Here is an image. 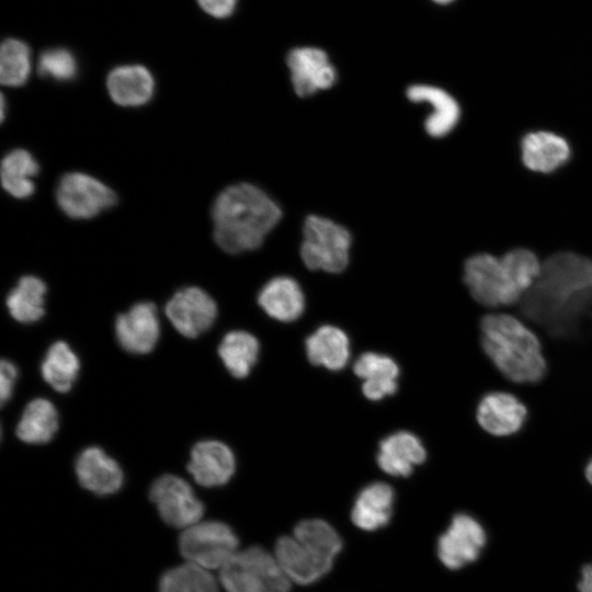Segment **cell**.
<instances>
[{"label":"cell","instance_id":"cell-1","mask_svg":"<svg viewBox=\"0 0 592 592\" xmlns=\"http://www.w3.org/2000/svg\"><path fill=\"white\" fill-rule=\"evenodd\" d=\"M523 310L551 334L577 331L592 317V259L573 252L550 257L525 295Z\"/></svg>","mask_w":592,"mask_h":592},{"label":"cell","instance_id":"cell-12","mask_svg":"<svg viewBox=\"0 0 592 592\" xmlns=\"http://www.w3.org/2000/svg\"><path fill=\"white\" fill-rule=\"evenodd\" d=\"M115 335L119 345L132 354L151 352L160 335V321L156 306L140 301L115 320Z\"/></svg>","mask_w":592,"mask_h":592},{"label":"cell","instance_id":"cell-27","mask_svg":"<svg viewBox=\"0 0 592 592\" xmlns=\"http://www.w3.org/2000/svg\"><path fill=\"white\" fill-rule=\"evenodd\" d=\"M46 292V284L39 277L22 276L5 299L11 317L21 323L38 321L45 314Z\"/></svg>","mask_w":592,"mask_h":592},{"label":"cell","instance_id":"cell-31","mask_svg":"<svg viewBox=\"0 0 592 592\" xmlns=\"http://www.w3.org/2000/svg\"><path fill=\"white\" fill-rule=\"evenodd\" d=\"M159 592H219V590L209 570L186 562L162 574Z\"/></svg>","mask_w":592,"mask_h":592},{"label":"cell","instance_id":"cell-28","mask_svg":"<svg viewBox=\"0 0 592 592\" xmlns=\"http://www.w3.org/2000/svg\"><path fill=\"white\" fill-rule=\"evenodd\" d=\"M79 371L77 354L64 341L53 343L41 364L44 380L58 392H67L72 388Z\"/></svg>","mask_w":592,"mask_h":592},{"label":"cell","instance_id":"cell-7","mask_svg":"<svg viewBox=\"0 0 592 592\" xmlns=\"http://www.w3.org/2000/svg\"><path fill=\"white\" fill-rule=\"evenodd\" d=\"M464 282L473 298L489 308L512 305L523 296L501 258L490 253H477L467 259Z\"/></svg>","mask_w":592,"mask_h":592},{"label":"cell","instance_id":"cell-14","mask_svg":"<svg viewBox=\"0 0 592 592\" xmlns=\"http://www.w3.org/2000/svg\"><path fill=\"white\" fill-rule=\"evenodd\" d=\"M293 87L297 95L309 96L330 88L337 77L327 54L317 47H298L287 55Z\"/></svg>","mask_w":592,"mask_h":592},{"label":"cell","instance_id":"cell-16","mask_svg":"<svg viewBox=\"0 0 592 592\" xmlns=\"http://www.w3.org/2000/svg\"><path fill=\"white\" fill-rule=\"evenodd\" d=\"M236 470L232 451L223 442L204 440L191 449L187 471L203 487L227 483Z\"/></svg>","mask_w":592,"mask_h":592},{"label":"cell","instance_id":"cell-17","mask_svg":"<svg viewBox=\"0 0 592 592\" xmlns=\"http://www.w3.org/2000/svg\"><path fill=\"white\" fill-rule=\"evenodd\" d=\"M75 471L79 483L99 496L117 492L124 481L118 463L96 446L87 447L79 454Z\"/></svg>","mask_w":592,"mask_h":592},{"label":"cell","instance_id":"cell-8","mask_svg":"<svg viewBox=\"0 0 592 592\" xmlns=\"http://www.w3.org/2000/svg\"><path fill=\"white\" fill-rule=\"evenodd\" d=\"M56 201L70 218L88 219L115 205L117 196L100 180L81 172H69L57 185Z\"/></svg>","mask_w":592,"mask_h":592},{"label":"cell","instance_id":"cell-2","mask_svg":"<svg viewBox=\"0 0 592 592\" xmlns=\"http://www.w3.org/2000/svg\"><path fill=\"white\" fill-rule=\"evenodd\" d=\"M281 218L278 205L249 183L226 187L212 207L214 239L228 253L259 248Z\"/></svg>","mask_w":592,"mask_h":592},{"label":"cell","instance_id":"cell-37","mask_svg":"<svg viewBox=\"0 0 592 592\" xmlns=\"http://www.w3.org/2000/svg\"><path fill=\"white\" fill-rule=\"evenodd\" d=\"M238 0H197L200 7L212 16L224 19L231 15Z\"/></svg>","mask_w":592,"mask_h":592},{"label":"cell","instance_id":"cell-6","mask_svg":"<svg viewBox=\"0 0 592 592\" xmlns=\"http://www.w3.org/2000/svg\"><path fill=\"white\" fill-rule=\"evenodd\" d=\"M238 537L219 521L197 522L180 535L179 548L187 562L204 569H220L237 551Z\"/></svg>","mask_w":592,"mask_h":592},{"label":"cell","instance_id":"cell-38","mask_svg":"<svg viewBox=\"0 0 592 592\" xmlns=\"http://www.w3.org/2000/svg\"><path fill=\"white\" fill-rule=\"evenodd\" d=\"M579 592H592V563L585 565L578 582Z\"/></svg>","mask_w":592,"mask_h":592},{"label":"cell","instance_id":"cell-3","mask_svg":"<svg viewBox=\"0 0 592 592\" xmlns=\"http://www.w3.org/2000/svg\"><path fill=\"white\" fill-rule=\"evenodd\" d=\"M480 341L486 355L508 379L533 384L543 378L546 361L536 334L508 314H489L480 321Z\"/></svg>","mask_w":592,"mask_h":592},{"label":"cell","instance_id":"cell-36","mask_svg":"<svg viewBox=\"0 0 592 592\" xmlns=\"http://www.w3.org/2000/svg\"><path fill=\"white\" fill-rule=\"evenodd\" d=\"M0 372V399L1 403L4 405L11 398L18 377V368L12 362L8 360H2Z\"/></svg>","mask_w":592,"mask_h":592},{"label":"cell","instance_id":"cell-9","mask_svg":"<svg viewBox=\"0 0 592 592\" xmlns=\"http://www.w3.org/2000/svg\"><path fill=\"white\" fill-rule=\"evenodd\" d=\"M486 544L482 524L468 513H457L437 539V557L447 569L458 570L475 562Z\"/></svg>","mask_w":592,"mask_h":592},{"label":"cell","instance_id":"cell-18","mask_svg":"<svg viewBox=\"0 0 592 592\" xmlns=\"http://www.w3.org/2000/svg\"><path fill=\"white\" fill-rule=\"evenodd\" d=\"M570 156L571 148L567 139L554 132H531L521 140L522 162L534 172H554L567 163Z\"/></svg>","mask_w":592,"mask_h":592},{"label":"cell","instance_id":"cell-11","mask_svg":"<svg viewBox=\"0 0 592 592\" xmlns=\"http://www.w3.org/2000/svg\"><path fill=\"white\" fill-rule=\"evenodd\" d=\"M172 326L186 338L207 331L217 317L215 300L202 288L189 286L178 291L166 305Z\"/></svg>","mask_w":592,"mask_h":592},{"label":"cell","instance_id":"cell-13","mask_svg":"<svg viewBox=\"0 0 592 592\" xmlns=\"http://www.w3.org/2000/svg\"><path fill=\"white\" fill-rule=\"evenodd\" d=\"M274 556L287 578L292 582L304 585L320 580L333 565L332 560L294 535L282 536L277 539Z\"/></svg>","mask_w":592,"mask_h":592},{"label":"cell","instance_id":"cell-15","mask_svg":"<svg viewBox=\"0 0 592 592\" xmlns=\"http://www.w3.org/2000/svg\"><path fill=\"white\" fill-rule=\"evenodd\" d=\"M527 417L525 405L505 391H490L479 401L476 410L478 424L494 436H509L519 432Z\"/></svg>","mask_w":592,"mask_h":592},{"label":"cell","instance_id":"cell-22","mask_svg":"<svg viewBox=\"0 0 592 592\" xmlns=\"http://www.w3.org/2000/svg\"><path fill=\"white\" fill-rule=\"evenodd\" d=\"M258 303L273 319L291 322L300 317L305 309V297L299 284L292 277L277 276L260 291Z\"/></svg>","mask_w":592,"mask_h":592},{"label":"cell","instance_id":"cell-32","mask_svg":"<svg viewBox=\"0 0 592 592\" xmlns=\"http://www.w3.org/2000/svg\"><path fill=\"white\" fill-rule=\"evenodd\" d=\"M31 72V52L19 39L8 38L2 43L0 53V80L3 86L20 87Z\"/></svg>","mask_w":592,"mask_h":592},{"label":"cell","instance_id":"cell-35","mask_svg":"<svg viewBox=\"0 0 592 592\" xmlns=\"http://www.w3.org/2000/svg\"><path fill=\"white\" fill-rule=\"evenodd\" d=\"M38 72L57 81H70L78 73V62L68 49L50 48L41 54Z\"/></svg>","mask_w":592,"mask_h":592},{"label":"cell","instance_id":"cell-5","mask_svg":"<svg viewBox=\"0 0 592 592\" xmlns=\"http://www.w3.org/2000/svg\"><path fill=\"white\" fill-rule=\"evenodd\" d=\"M300 255L310 270L342 272L349 262L351 235L342 226L320 216H309L303 228Z\"/></svg>","mask_w":592,"mask_h":592},{"label":"cell","instance_id":"cell-33","mask_svg":"<svg viewBox=\"0 0 592 592\" xmlns=\"http://www.w3.org/2000/svg\"><path fill=\"white\" fill-rule=\"evenodd\" d=\"M293 535L299 540L315 547L319 553L332 561L342 549V539L340 535L323 520H304L295 526Z\"/></svg>","mask_w":592,"mask_h":592},{"label":"cell","instance_id":"cell-25","mask_svg":"<svg viewBox=\"0 0 592 592\" xmlns=\"http://www.w3.org/2000/svg\"><path fill=\"white\" fill-rule=\"evenodd\" d=\"M306 353L311 364L340 371L349 362L350 341L343 330L322 326L306 339Z\"/></svg>","mask_w":592,"mask_h":592},{"label":"cell","instance_id":"cell-39","mask_svg":"<svg viewBox=\"0 0 592 592\" xmlns=\"http://www.w3.org/2000/svg\"><path fill=\"white\" fill-rule=\"evenodd\" d=\"M584 474H585V478L589 481V483L592 485V458L587 464L585 469H584Z\"/></svg>","mask_w":592,"mask_h":592},{"label":"cell","instance_id":"cell-26","mask_svg":"<svg viewBox=\"0 0 592 592\" xmlns=\"http://www.w3.org/2000/svg\"><path fill=\"white\" fill-rule=\"evenodd\" d=\"M58 430V413L45 398H35L24 408L16 425V436L29 444H45Z\"/></svg>","mask_w":592,"mask_h":592},{"label":"cell","instance_id":"cell-34","mask_svg":"<svg viewBox=\"0 0 592 592\" xmlns=\"http://www.w3.org/2000/svg\"><path fill=\"white\" fill-rule=\"evenodd\" d=\"M517 289L525 295L538 280L543 264L537 255L525 248H516L501 257Z\"/></svg>","mask_w":592,"mask_h":592},{"label":"cell","instance_id":"cell-21","mask_svg":"<svg viewBox=\"0 0 592 592\" xmlns=\"http://www.w3.org/2000/svg\"><path fill=\"white\" fill-rule=\"evenodd\" d=\"M106 87L116 104L140 106L152 98L155 80L146 67L126 65L116 67L109 73Z\"/></svg>","mask_w":592,"mask_h":592},{"label":"cell","instance_id":"cell-10","mask_svg":"<svg viewBox=\"0 0 592 592\" xmlns=\"http://www.w3.org/2000/svg\"><path fill=\"white\" fill-rule=\"evenodd\" d=\"M149 496L163 522L170 526L184 530L203 516L204 504L192 487L175 475L167 474L157 478Z\"/></svg>","mask_w":592,"mask_h":592},{"label":"cell","instance_id":"cell-29","mask_svg":"<svg viewBox=\"0 0 592 592\" xmlns=\"http://www.w3.org/2000/svg\"><path fill=\"white\" fill-rule=\"evenodd\" d=\"M259 350V342L253 334L243 330H234L223 338L218 354L234 377L244 378L255 364Z\"/></svg>","mask_w":592,"mask_h":592},{"label":"cell","instance_id":"cell-24","mask_svg":"<svg viewBox=\"0 0 592 592\" xmlns=\"http://www.w3.org/2000/svg\"><path fill=\"white\" fill-rule=\"evenodd\" d=\"M353 369L364 380L362 391L367 399L380 400L396 392L399 367L391 357L366 352L356 360Z\"/></svg>","mask_w":592,"mask_h":592},{"label":"cell","instance_id":"cell-40","mask_svg":"<svg viewBox=\"0 0 592 592\" xmlns=\"http://www.w3.org/2000/svg\"><path fill=\"white\" fill-rule=\"evenodd\" d=\"M433 1L436 2V3H440V4H447V3H449V2H452L454 0H433Z\"/></svg>","mask_w":592,"mask_h":592},{"label":"cell","instance_id":"cell-4","mask_svg":"<svg viewBox=\"0 0 592 592\" xmlns=\"http://www.w3.org/2000/svg\"><path fill=\"white\" fill-rule=\"evenodd\" d=\"M219 579L227 592H289L292 582L276 557L259 546L238 550L220 568Z\"/></svg>","mask_w":592,"mask_h":592},{"label":"cell","instance_id":"cell-19","mask_svg":"<svg viewBox=\"0 0 592 592\" xmlns=\"http://www.w3.org/2000/svg\"><path fill=\"white\" fill-rule=\"evenodd\" d=\"M426 458V451L418 436L400 431L385 437L377 454L379 468L396 477H407Z\"/></svg>","mask_w":592,"mask_h":592},{"label":"cell","instance_id":"cell-20","mask_svg":"<svg viewBox=\"0 0 592 592\" xmlns=\"http://www.w3.org/2000/svg\"><path fill=\"white\" fill-rule=\"evenodd\" d=\"M407 96L415 103H426L432 112L424 126L432 137H443L451 133L460 117L458 102L445 90L428 84H413L407 90Z\"/></svg>","mask_w":592,"mask_h":592},{"label":"cell","instance_id":"cell-30","mask_svg":"<svg viewBox=\"0 0 592 592\" xmlns=\"http://www.w3.org/2000/svg\"><path fill=\"white\" fill-rule=\"evenodd\" d=\"M39 167L35 158L24 149L10 151L1 162L3 189L16 198L30 197L35 191L33 178Z\"/></svg>","mask_w":592,"mask_h":592},{"label":"cell","instance_id":"cell-23","mask_svg":"<svg viewBox=\"0 0 592 592\" xmlns=\"http://www.w3.org/2000/svg\"><path fill=\"white\" fill-rule=\"evenodd\" d=\"M395 492L385 482H373L357 494L351 511L352 522L363 531H376L391 519Z\"/></svg>","mask_w":592,"mask_h":592}]
</instances>
